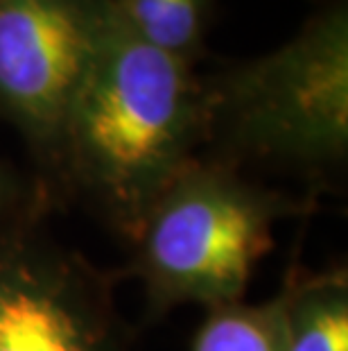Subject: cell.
<instances>
[{
	"label": "cell",
	"mask_w": 348,
	"mask_h": 351,
	"mask_svg": "<svg viewBox=\"0 0 348 351\" xmlns=\"http://www.w3.org/2000/svg\"><path fill=\"white\" fill-rule=\"evenodd\" d=\"M86 0H0V104L39 136L64 132L93 43Z\"/></svg>",
	"instance_id": "cell-4"
},
{
	"label": "cell",
	"mask_w": 348,
	"mask_h": 351,
	"mask_svg": "<svg viewBox=\"0 0 348 351\" xmlns=\"http://www.w3.org/2000/svg\"><path fill=\"white\" fill-rule=\"evenodd\" d=\"M280 297L269 304L213 308L192 351H278Z\"/></svg>",
	"instance_id": "cell-8"
},
{
	"label": "cell",
	"mask_w": 348,
	"mask_h": 351,
	"mask_svg": "<svg viewBox=\"0 0 348 351\" xmlns=\"http://www.w3.org/2000/svg\"><path fill=\"white\" fill-rule=\"evenodd\" d=\"M0 351H118L105 302L68 261L0 247Z\"/></svg>",
	"instance_id": "cell-5"
},
{
	"label": "cell",
	"mask_w": 348,
	"mask_h": 351,
	"mask_svg": "<svg viewBox=\"0 0 348 351\" xmlns=\"http://www.w3.org/2000/svg\"><path fill=\"white\" fill-rule=\"evenodd\" d=\"M228 109L247 145L267 154L321 161L348 141V19L321 14L290 43L240 69Z\"/></svg>",
	"instance_id": "cell-3"
},
{
	"label": "cell",
	"mask_w": 348,
	"mask_h": 351,
	"mask_svg": "<svg viewBox=\"0 0 348 351\" xmlns=\"http://www.w3.org/2000/svg\"><path fill=\"white\" fill-rule=\"evenodd\" d=\"M273 206L215 170H181L147 211L140 272L159 304H238L271 245Z\"/></svg>",
	"instance_id": "cell-2"
},
{
	"label": "cell",
	"mask_w": 348,
	"mask_h": 351,
	"mask_svg": "<svg viewBox=\"0 0 348 351\" xmlns=\"http://www.w3.org/2000/svg\"><path fill=\"white\" fill-rule=\"evenodd\" d=\"M199 95L188 62L154 48L118 14L95 7L93 43L64 134L79 170L127 231L186 170Z\"/></svg>",
	"instance_id": "cell-1"
},
{
	"label": "cell",
	"mask_w": 348,
	"mask_h": 351,
	"mask_svg": "<svg viewBox=\"0 0 348 351\" xmlns=\"http://www.w3.org/2000/svg\"><path fill=\"white\" fill-rule=\"evenodd\" d=\"M278 351H348V290L342 276L310 279L280 295Z\"/></svg>",
	"instance_id": "cell-6"
},
{
	"label": "cell",
	"mask_w": 348,
	"mask_h": 351,
	"mask_svg": "<svg viewBox=\"0 0 348 351\" xmlns=\"http://www.w3.org/2000/svg\"><path fill=\"white\" fill-rule=\"evenodd\" d=\"M113 5L138 36L183 62L202 41L209 0H113Z\"/></svg>",
	"instance_id": "cell-7"
}]
</instances>
